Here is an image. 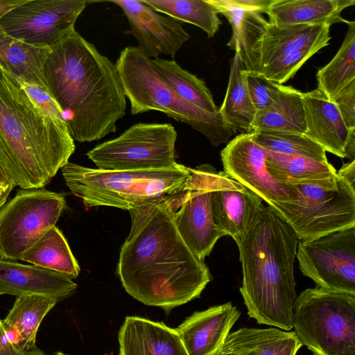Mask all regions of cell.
<instances>
[{
	"instance_id": "484cf974",
	"label": "cell",
	"mask_w": 355,
	"mask_h": 355,
	"mask_svg": "<svg viewBox=\"0 0 355 355\" xmlns=\"http://www.w3.org/2000/svg\"><path fill=\"white\" fill-rule=\"evenodd\" d=\"M354 0H273L266 14L269 22L279 26L347 23L341 16Z\"/></svg>"
},
{
	"instance_id": "44dd1931",
	"label": "cell",
	"mask_w": 355,
	"mask_h": 355,
	"mask_svg": "<svg viewBox=\"0 0 355 355\" xmlns=\"http://www.w3.org/2000/svg\"><path fill=\"white\" fill-rule=\"evenodd\" d=\"M118 340L120 355H188L175 329L138 316L125 318Z\"/></svg>"
},
{
	"instance_id": "d6a6232c",
	"label": "cell",
	"mask_w": 355,
	"mask_h": 355,
	"mask_svg": "<svg viewBox=\"0 0 355 355\" xmlns=\"http://www.w3.org/2000/svg\"><path fill=\"white\" fill-rule=\"evenodd\" d=\"M155 11L203 30L209 38L218 31L221 21L207 0H141Z\"/></svg>"
},
{
	"instance_id": "ffe728a7",
	"label": "cell",
	"mask_w": 355,
	"mask_h": 355,
	"mask_svg": "<svg viewBox=\"0 0 355 355\" xmlns=\"http://www.w3.org/2000/svg\"><path fill=\"white\" fill-rule=\"evenodd\" d=\"M302 96L306 128L304 135L325 151L346 158L349 130L336 104L318 89L303 93Z\"/></svg>"
},
{
	"instance_id": "ba28073f",
	"label": "cell",
	"mask_w": 355,
	"mask_h": 355,
	"mask_svg": "<svg viewBox=\"0 0 355 355\" xmlns=\"http://www.w3.org/2000/svg\"><path fill=\"white\" fill-rule=\"evenodd\" d=\"M288 184L293 187L294 198L270 206L299 240L355 227V189L338 175L336 189L315 183Z\"/></svg>"
},
{
	"instance_id": "f6af8a7d",
	"label": "cell",
	"mask_w": 355,
	"mask_h": 355,
	"mask_svg": "<svg viewBox=\"0 0 355 355\" xmlns=\"http://www.w3.org/2000/svg\"><path fill=\"white\" fill-rule=\"evenodd\" d=\"M1 320H0V322H1Z\"/></svg>"
},
{
	"instance_id": "d6986e66",
	"label": "cell",
	"mask_w": 355,
	"mask_h": 355,
	"mask_svg": "<svg viewBox=\"0 0 355 355\" xmlns=\"http://www.w3.org/2000/svg\"><path fill=\"white\" fill-rule=\"evenodd\" d=\"M77 284L69 277L34 265L0 259V295H43L58 301L73 295Z\"/></svg>"
},
{
	"instance_id": "5b68a950",
	"label": "cell",
	"mask_w": 355,
	"mask_h": 355,
	"mask_svg": "<svg viewBox=\"0 0 355 355\" xmlns=\"http://www.w3.org/2000/svg\"><path fill=\"white\" fill-rule=\"evenodd\" d=\"M71 192L86 207L129 210L178 192L191 177L182 164L162 169L110 171L68 162L61 168Z\"/></svg>"
},
{
	"instance_id": "5bb4252c",
	"label": "cell",
	"mask_w": 355,
	"mask_h": 355,
	"mask_svg": "<svg viewBox=\"0 0 355 355\" xmlns=\"http://www.w3.org/2000/svg\"><path fill=\"white\" fill-rule=\"evenodd\" d=\"M83 0H26L0 19L9 35L37 46L51 47L75 29L87 6Z\"/></svg>"
},
{
	"instance_id": "8d00e7d4",
	"label": "cell",
	"mask_w": 355,
	"mask_h": 355,
	"mask_svg": "<svg viewBox=\"0 0 355 355\" xmlns=\"http://www.w3.org/2000/svg\"><path fill=\"white\" fill-rule=\"evenodd\" d=\"M337 106L349 130L355 129V81L352 82L332 101Z\"/></svg>"
},
{
	"instance_id": "74e56055",
	"label": "cell",
	"mask_w": 355,
	"mask_h": 355,
	"mask_svg": "<svg viewBox=\"0 0 355 355\" xmlns=\"http://www.w3.org/2000/svg\"><path fill=\"white\" fill-rule=\"evenodd\" d=\"M0 355H47L38 348L31 352H22L15 347L7 338L0 322Z\"/></svg>"
},
{
	"instance_id": "30bf717a",
	"label": "cell",
	"mask_w": 355,
	"mask_h": 355,
	"mask_svg": "<svg viewBox=\"0 0 355 355\" xmlns=\"http://www.w3.org/2000/svg\"><path fill=\"white\" fill-rule=\"evenodd\" d=\"M65 202L62 194L44 189L19 191L0 209V259L20 260L55 226Z\"/></svg>"
},
{
	"instance_id": "ab89813d",
	"label": "cell",
	"mask_w": 355,
	"mask_h": 355,
	"mask_svg": "<svg viewBox=\"0 0 355 355\" xmlns=\"http://www.w3.org/2000/svg\"><path fill=\"white\" fill-rule=\"evenodd\" d=\"M14 187L15 184L0 166V199L8 198Z\"/></svg>"
},
{
	"instance_id": "3957f363",
	"label": "cell",
	"mask_w": 355,
	"mask_h": 355,
	"mask_svg": "<svg viewBox=\"0 0 355 355\" xmlns=\"http://www.w3.org/2000/svg\"><path fill=\"white\" fill-rule=\"evenodd\" d=\"M234 241L242 266L240 292L248 315L259 324L291 330L297 297L295 233L272 206L263 204Z\"/></svg>"
},
{
	"instance_id": "277c9868",
	"label": "cell",
	"mask_w": 355,
	"mask_h": 355,
	"mask_svg": "<svg viewBox=\"0 0 355 355\" xmlns=\"http://www.w3.org/2000/svg\"><path fill=\"white\" fill-rule=\"evenodd\" d=\"M75 149L65 123L42 111L0 71V166L15 185L43 188Z\"/></svg>"
},
{
	"instance_id": "e575fe53",
	"label": "cell",
	"mask_w": 355,
	"mask_h": 355,
	"mask_svg": "<svg viewBox=\"0 0 355 355\" xmlns=\"http://www.w3.org/2000/svg\"><path fill=\"white\" fill-rule=\"evenodd\" d=\"M246 86L257 112L268 107L274 101L281 85L266 78L259 72L244 71Z\"/></svg>"
},
{
	"instance_id": "7a4b0ae2",
	"label": "cell",
	"mask_w": 355,
	"mask_h": 355,
	"mask_svg": "<svg viewBox=\"0 0 355 355\" xmlns=\"http://www.w3.org/2000/svg\"><path fill=\"white\" fill-rule=\"evenodd\" d=\"M44 76L74 141L91 142L116 132L126 112L116 67L76 29L51 47Z\"/></svg>"
},
{
	"instance_id": "7c38bea8",
	"label": "cell",
	"mask_w": 355,
	"mask_h": 355,
	"mask_svg": "<svg viewBox=\"0 0 355 355\" xmlns=\"http://www.w3.org/2000/svg\"><path fill=\"white\" fill-rule=\"evenodd\" d=\"M296 257L318 288L355 295V227L301 240Z\"/></svg>"
},
{
	"instance_id": "ee69618b",
	"label": "cell",
	"mask_w": 355,
	"mask_h": 355,
	"mask_svg": "<svg viewBox=\"0 0 355 355\" xmlns=\"http://www.w3.org/2000/svg\"><path fill=\"white\" fill-rule=\"evenodd\" d=\"M52 355H68V354H66L63 352H55V354H52Z\"/></svg>"
},
{
	"instance_id": "9a60e30c",
	"label": "cell",
	"mask_w": 355,
	"mask_h": 355,
	"mask_svg": "<svg viewBox=\"0 0 355 355\" xmlns=\"http://www.w3.org/2000/svg\"><path fill=\"white\" fill-rule=\"evenodd\" d=\"M252 132L241 133L221 150L224 172L259 196L268 205L294 198L292 186L275 180L266 166L267 151Z\"/></svg>"
},
{
	"instance_id": "60d3db41",
	"label": "cell",
	"mask_w": 355,
	"mask_h": 355,
	"mask_svg": "<svg viewBox=\"0 0 355 355\" xmlns=\"http://www.w3.org/2000/svg\"><path fill=\"white\" fill-rule=\"evenodd\" d=\"M26 0H0V19L9 11L24 3Z\"/></svg>"
},
{
	"instance_id": "8992f818",
	"label": "cell",
	"mask_w": 355,
	"mask_h": 355,
	"mask_svg": "<svg viewBox=\"0 0 355 355\" xmlns=\"http://www.w3.org/2000/svg\"><path fill=\"white\" fill-rule=\"evenodd\" d=\"M115 65L132 115L162 112L202 133L216 147L227 143L236 132L220 112L209 113L184 100L137 46L123 49Z\"/></svg>"
},
{
	"instance_id": "d4e9b609",
	"label": "cell",
	"mask_w": 355,
	"mask_h": 355,
	"mask_svg": "<svg viewBox=\"0 0 355 355\" xmlns=\"http://www.w3.org/2000/svg\"><path fill=\"white\" fill-rule=\"evenodd\" d=\"M58 302L54 297L37 294L17 297L8 314L1 320L8 340L22 352L37 349L35 340L39 327Z\"/></svg>"
},
{
	"instance_id": "b9f144b4",
	"label": "cell",
	"mask_w": 355,
	"mask_h": 355,
	"mask_svg": "<svg viewBox=\"0 0 355 355\" xmlns=\"http://www.w3.org/2000/svg\"><path fill=\"white\" fill-rule=\"evenodd\" d=\"M346 158L354 159L355 155V129L349 130L347 142L345 148Z\"/></svg>"
},
{
	"instance_id": "f546056e",
	"label": "cell",
	"mask_w": 355,
	"mask_h": 355,
	"mask_svg": "<svg viewBox=\"0 0 355 355\" xmlns=\"http://www.w3.org/2000/svg\"><path fill=\"white\" fill-rule=\"evenodd\" d=\"M20 260L71 279L76 278L80 270L65 237L56 226L49 229L27 250Z\"/></svg>"
},
{
	"instance_id": "d590c367",
	"label": "cell",
	"mask_w": 355,
	"mask_h": 355,
	"mask_svg": "<svg viewBox=\"0 0 355 355\" xmlns=\"http://www.w3.org/2000/svg\"><path fill=\"white\" fill-rule=\"evenodd\" d=\"M17 84L22 89L31 101L42 111L54 118L63 121L62 111L48 89L37 85L24 83Z\"/></svg>"
},
{
	"instance_id": "836d02e7",
	"label": "cell",
	"mask_w": 355,
	"mask_h": 355,
	"mask_svg": "<svg viewBox=\"0 0 355 355\" xmlns=\"http://www.w3.org/2000/svg\"><path fill=\"white\" fill-rule=\"evenodd\" d=\"M252 135L253 140L267 151L328 162L326 151L304 134L257 131L253 132Z\"/></svg>"
},
{
	"instance_id": "6da1fadb",
	"label": "cell",
	"mask_w": 355,
	"mask_h": 355,
	"mask_svg": "<svg viewBox=\"0 0 355 355\" xmlns=\"http://www.w3.org/2000/svg\"><path fill=\"white\" fill-rule=\"evenodd\" d=\"M170 196L128 210L131 227L117 264L130 295L168 311L199 297L211 279L178 232Z\"/></svg>"
},
{
	"instance_id": "52a82bcc",
	"label": "cell",
	"mask_w": 355,
	"mask_h": 355,
	"mask_svg": "<svg viewBox=\"0 0 355 355\" xmlns=\"http://www.w3.org/2000/svg\"><path fill=\"white\" fill-rule=\"evenodd\" d=\"M293 328L315 355H355V295L303 291L294 302Z\"/></svg>"
},
{
	"instance_id": "4316f807",
	"label": "cell",
	"mask_w": 355,
	"mask_h": 355,
	"mask_svg": "<svg viewBox=\"0 0 355 355\" xmlns=\"http://www.w3.org/2000/svg\"><path fill=\"white\" fill-rule=\"evenodd\" d=\"M303 92L281 85L273 103L257 111L250 132L278 131L304 134Z\"/></svg>"
},
{
	"instance_id": "9c48e42d",
	"label": "cell",
	"mask_w": 355,
	"mask_h": 355,
	"mask_svg": "<svg viewBox=\"0 0 355 355\" xmlns=\"http://www.w3.org/2000/svg\"><path fill=\"white\" fill-rule=\"evenodd\" d=\"M177 132L171 123H136L87 153L97 168L145 171L176 165Z\"/></svg>"
},
{
	"instance_id": "7bdbcfd3",
	"label": "cell",
	"mask_w": 355,
	"mask_h": 355,
	"mask_svg": "<svg viewBox=\"0 0 355 355\" xmlns=\"http://www.w3.org/2000/svg\"><path fill=\"white\" fill-rule=\"evenodd\" d=\"M7 198L0 199V209L6 204Z\"/></svg>"
},
{
	"instance_id": "603a6c76",
	"label": "cell",
	"mask_w": 355,
	"mask_h": 355,
	"mask_svg": "<svg viewBox=\"0 0 355 355\" xmlns=\"http://www.w3.org/2000/svg\"><path fill=\"white\" fill-rule=\"evenodd\" d=\"M50 51L51 47L29 44L9 35L0 27V71L16 83L48 89L44 66Z\"/></svg>"
},
{
	"instance_id": "f35d334b",
	"label": "cell",
	"mask_w": 355,
	"mask_h": 355,
	"mask_svg": "<svg viewBox=\"0 0 355 355\" xmlns=\"http://www.w3.org/2000/svg\"><path fill=\"white\" fill-rule=\"evenodd\" d=\"M337 175L347 182L352 187L355 186V159L344 164L336 172Z\"/></svg>"
},
{
	"instance_id": "f1b7e54d",
	"label": "cell",
	"mask_w": 355,
	"mask_h": 355,
	"mask_svg": "<svg viewBox=\"0 0 355 355\" xmlns=\"http://www.w3.org/2000/svg\"><path fill=\"white\" fill-rule=\"evenodd\" d=\"M245 70L238 53L231 62L225 96L219 112L234 132H250L257 110L251 101L245 78Z\"/></svg>"
},
{
	"instance_id": "8fae6325",
	"label": "cell",
	"mask_w": 355,
	"mask_h": 355,
	"mask_svg": "<svg viewBox=\"0 0 355 355\" xmlns=\"http://www.w3.org/2000/svg\"><path fill=\"white\" fill-rule=\"evenodd\" d=\"M214 170L208 164L190 168V178L182 189L170 196L178 232L201 261H205L220 237L227 236L215 224L212 215L211 192Z\"/></svg>"
},
{
	"instance_id": "ac0fdd59",
	"label": "cell",
	"mask_w": 355,
	"mask_h": 355,
	"mask_svg": "<svg viewBox=\"0 0 355 355\" xmlns=\"http://www.w3.org/2000/svg\"><path fill=\"white\" fill-rule=\"evenodd\" d=\"M232 302L197 311L176 328L188 355H214L240 317Z\"/></svg>"
},
{
	"instance_id": "cb8c5ba5",
	"label": "cell",
	"mask_w": 355,
	"mask_h": 355,
	"mask_svg": "<svg viewBox=\"0 0 355 355\" xmlns=\"http://www.w3.org/2000/svg\"><path fill=\"white\" fill-rule=\"evenodd\" d=\"M302 346L294 331L245 327L230 333L214 355H296Z\"/></svg>"
},
{
	"instance_id": "1f68e13d",
	"label": "cell",
	"mask_w": 355,
	"mask_h": 355,
	"mask_svg": "<svg viewBox=\"0 0 355 355\" xmlns=\"http://www.w3.org/2000/svg\"><path fill=\"white\" fill-rule=\"evenodd\" d=\"M151 62L175 91L186 101L209 113L217 114L219 107L205 83L196 75L184 69L176 61L161 58Z\"/></svg>"
},
{
	"instance_id": "e0dca14e",
	"label": "cell",
	"mask_w": 355,
	"mask_h": 355,
	"mask_svg": "<svg viewBox=\"0 0 355 355\" xmlns=\"http://www.w3.org/2000/svg\"><path fill=\"white\" fill-rule=\"evenodd\" d=\"M211 203L215 224L234 240L243 234L263 205L256 193L216 168L212 175Z\"/></svg>"
},
{
	"instance_id": "83f0119b",
	"label": "cell",
	"mask_w": 355,
	"mask_h": 355,
	"mask_svg": "<svg viewBox=\"0 0 355 355\" xmlns=\"http://www.w3.org/2000/svg\"><path fill=\"white\" fill-rule=\"evenodd\" d=\"M266 166L272 178L283 183H315L337 188L336 171L329 162L267 151Z\"/></svg>"
},
{
	"instance_id": "4fadbf2b",
	"label": "cell",
	"mask_w": 355,
	"mask_h": 355,
	"mask_svg": "<svg viewBox=\"0 0 355 355\" xmlns=\"http://www.w3.org/2000/svg\"><path fill=\"white\" fill-rule=\"evenodd\" d=\"M330 26H279L268 21L260 47L259 73L279 85L291 79L315 53L329 45Z\"/></svg>"
},
{
	"instance_id": "2e32d148",
	"label": "cell",
	"mask_w": 355,
	"mask_h": 355,
	"mask_svg": "<svg viewBox=\"0 0 355 355\" xmlns=\"http://www.w3.org/2000/svg\"><path fill=\"white\" fill-rule=\"evenodd\" d=\"M121 8L130 24L129 33L137 41V47L148 58L160 54L171 57L177 53L190 35L182 23L155 11L141 0H110Z\"/></svg>"
},
{
	"instance_id": "4dcf8cb0",
	"label": "cell",
	"mask_w": 355,
	"mask_h": 355,
	"mask_svg": "<svg viewBox=\"0 0 355 355\" xmlns=\"http://www.w3.org/2000/svg\"><path fill=\"white\" fill-rule=\"evenodd\" d=\"M347 24V32L338 52L316 74L317 89L330 101L355 81V21Z\"/></svg>"
},
{
	"instance_id": "7402d4cb",
	"label": "cell",
	"mask_w": 355,
	"mask_h": 355,
	"mask_svg": "<svg viewBox=\"0 0 355 355\" xmlns=\"http://www.w3.org/2000/svg\"><path fill=\"white\" fill-rule=\"evenodd\" d=\"M223 15L232 29L227 45L238 53L247 71L259 72L260 47L268 21L261 13L243 8L232 0H207Z\"/></svg>"
}]
</instances>
